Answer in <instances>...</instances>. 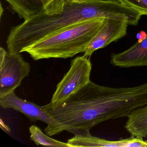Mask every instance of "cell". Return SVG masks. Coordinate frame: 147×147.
I'll return each instance as SVG.
<instances>
[{"instance_id":"cell-2","label":"cell","mask_w":147,"mask_h":147,"mask_svg":"<svg viewBox=\"0 0 147 147\" xmlns=\"http://www.w3.org/2000/svg\"><path fill=\"white\" fill-rule=\"evenodd\" d=\"M106 19L88 20L42 38L22 50L34 61L49 58L67 59L85 52Z\"/></svg>"},{"instance_id":"cell-8","label":"cell","mask_w":147,"mask_h":147,"mask_svg":"<svg viewBox=\"0 0 147 147\" xmlns=\"http://www.w3.org/2000/svg\"><path fill=\"white\" fill-rule=\"evenodd\" d=\"M111 63L121 68L147 66V36L125 51L112 54Z\"/></svg>"},{"instance_id":"cell-10","label":"cell","mask_w":147,"mask_h":147,"mask_svg":"<svg viewBox=\"0 0 147 147\" xmlns=\"http://www.w3.org/2000/svg\"><path fill=\"white\" fill-rule=\"evenodd\" d=\"M125 125L131 136L144 138L147 136V105L133 110L128 116Z\"/></svg>"},{"instance_id":"cell-4","label":"cell","mask_w":147,"mask_h":147,"mask_svg":"<svg viewBox=\"0 0 147 147\" xmlns=\"http://www.w3.org/2000/svg\"><path fill=\"white\" fill-rule=\"evenodd\" d=\"M0 105L4 109H12L20 112L32 122L40 120L46 123L47 126L45 131L50 136L59 134L63 131H67L65 126L57 122L45 110L43 106H40L19 98L14 92L0 97Z\"/></svg>"},{"instance_id":"cell-9","label":"cell","mask_w":147,"mask_h":147,"mask_svg":"<svg viewBox=\"0 0 147 147\" xmlns=\"http://www.w3.org/2000/svg\"><path fill=\"white\" fill-rule=\"evenodd\" d=\"M72 147H130L132 143L131 138L122 139L117 141H110L93 136L90 131L74 135L67 142Z\"/></svg>"},{"instance_id":"cell-11","label":"cell","mask_w":147,"mask_h":147,"mask_svg":"<svg viewBox=\"0 0 147 147\" xmlns=\"http://www.w3.org/2000/svg\"><path fill=\"white\" fill-rule=\"evenodd\" d=\"M30 138L37 145L55 147H72L67 143L57 141L51 138L42 132L40 128L36 125H32L29 128Z\"/></svg>"},{"instance_id":"cell-7","label":"cell","mask_w":147,"mask_h":147,"mask_svg":"<svg viewBox=\"0 0 147 147\" xmlns=\"http://www.w3.org/2000/svg\"><path fill=\"white\" fill-rule=\"evenodd\" d=\"M128 26L125 22L106 19L103 26L88 45L83 56L90 58L95 51L105 48L126 36Z\"/></svg>"},{"instance_id":"cell-3","label":"cell","mask_w":147,"mask_h":147,"mask_svg":"<svg viewBox=\"0 0 147 147\" xmlns=\"http://www.w3.org/2000/svg\"><path fill=\"white\" fill-rule=\"evenodd\" d=\"M92 65L89 58L79 56L71 61L70 68L57 86L50 103L51 108L60 106L70 95L90 81Z\"/></svg>"},{"instance_id":"cell-12","label":"cell","mask_w":147,"mask_h":147,"mask_svg":"<svg viewBox=\"0 0 147 147\" xmlns=\"http://www.w3.org/2000/svg\"><path fill=\"white\" fill-rule=\"evenodd\" d=\"M122 4L138 12L142 15L147 16V0H118Z\"/></svg>"},{"instance_id":"cell-13","label":"cell","mask_w":147,"mask_h":147,"mask_svg":"<svg viewBox=\"0 0 147 147\" xmlns=\"http://www.w3.org/2000/svg\"><path fill=\"white\" fill-rule=\"evenodd\" d=\"M0 8H1V18L2 15H3V12H4V9H3L1 4V7Z\"/></svg>"},{"instance_id":"cell-6","label":"cell","mask_w":147,"mask_h":147,"mask_svg":"<svg viewBox=\"0 0 147 147\" xmlns=\"http://www.w3.org/2000/svg\"><path fill=\"white\" fill-rule=\"evenodd\" d=\"M13 13L25 20L40 14L51 15L61 12L66 0H5ZM82 2L83 0H70Z\"/></svg>"},{"instance_id":"cell-5","label":"cell","mask_w":147,"mask_h":147,"mask_svg":"<svg viewBox=\"0 0 147 147\" xmlns=\"http://www.w3.org/2000/svg\"><path fill=\"white\" fill-rule=\"evenodd\" d=\"M30 70V65L20 53L7 51L3 61L0 62V97L14 92Z\"/></svg>"},{"instance_id":"cell-1","label":"cell","mask_w":147,"mask_h":147,"mask_svg":"<svg viewBox=\"0 0 147 147\" xmlns=\"http://www.w3.org/2000/svg\"><path fill=\"white\" fill-rule=\"evenodd\" d=\"M100 1L66 0L60 13L51 15L43 13L25 20L10 31L6 42L8 52L21 53L24 48L76 24L100 18Z\"/></svg>"}]
</instances>
